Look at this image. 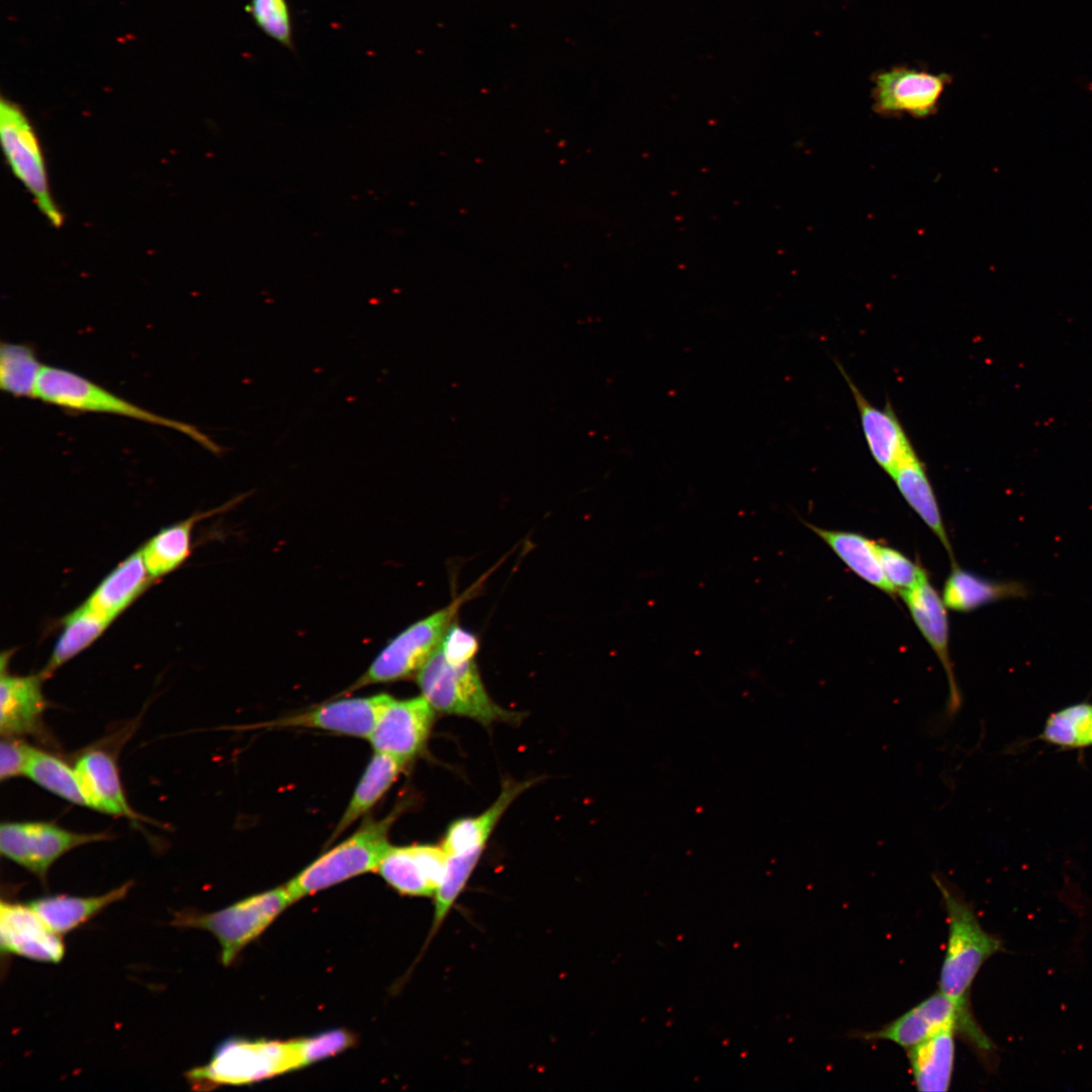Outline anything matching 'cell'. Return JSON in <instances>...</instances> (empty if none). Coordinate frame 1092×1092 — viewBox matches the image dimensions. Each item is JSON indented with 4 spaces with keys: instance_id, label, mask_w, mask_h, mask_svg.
<instances>
[{
    "instance_id": "6da1fadb",
    "label": "cell",
    "mask_w": 1092,
    "mask_h": 1092,
    "mask_svg": "<svg viewBox=\"0 0 1092 1092\" xmlns=\"http://www.w3.org/2000/svg\"><path fill=\"white\" fill-rule=\"evenodd\" d=\"M932 879L947 920L938 991L960 1004L971 1005V989L978 973L991 957L1003 950V943L983 928L974 907L960 891L938 875Z\"/></svg>"
},
{
    "instance_id": "7a4b0ae2",
    "label": "cell",
    "mask_w": 1092,
    "mask_h": 1092,
    "mask_svg": "<svg viewBox=\"0 0 1092 1092\" xmlns=\"http://www.w3.org/2000/svg\"><path fill=\"white\" fill-rule=\"evenodd\" d=\"M33 398L68 411L110 414L165 427L188 436L214 454L224 452L195 426L148 411L68 369L43 365Z\"/></svg>"
},
{
    "instance_id": "3957f363",
    "label": "cell",
    "mask_w": 1092,
    "mask_h": 1092,
    "mask_svg": "<svg viewBox=\"0 0 1092 1092\" xmlns=\"http://www.w3.org/2000/svg\"><path fill=\"white\" fill-rule=\"evenodd\" d=\"M302 1068L297 1040H248L232 1037L220 1042L209 1062L188 1070L193 1090L207 1091L226 1085L251 1084Z\"/></svg>"
},
{
    "instance_id": "277c9868",
    "label": "cell",
    "mask_w": 1092,
    "mask_h": 1092,
    "mask_svg": "<svg viewBox=\"0 0 1092 1092\" xmlns=\"http://www.w3.org/2000/svg\"><path fill=\"white\" fill-rule=\"evenodd\" d=\"M945 1028H953L985 1064L994 1063L995 1044L978 1023L972 1006L960 1004L938 990L881 1028L856 1037L887 1040L907 1051Z\"/></svg>"
},
{
    "instance_id": "5b68a950",
    "label": "cell",
    "mask_w": 1092,
    "mask_h": 1092,
    "mask_svg": "<svg viewBox=\"0 0 1092 1092\" xmlns=\"http://www.w3.org/2000/svg\"><path fill=\"white\" fill-rule=\"evenodd\" d=\"M422 696L435 711L467 717L483 725L516 721L518 714L499 707L487 694L473 660L449 663L440 645L417 672Z\"/></svg>"
},
{
    "instance_id": "8992f818",
    "label": "cell",
    "mask_w": 1092,
    "mask_h": 1092,
    "mask_svg": "<svg viewBox=\"0 0 1092 1092\" xmlns=\"http://www.w3.org/2000/svg\"><path fill=\"white\" fill-rule=\"evenodd\" d=\"M396 815L370 820L354 834L328 850L289 881L285 887L293 901L353 877L377 871L391 846L389 828Z\"/></svg>"
},
{
    "instance_id": "52a82bcc",
    "label": "cell",
    "mask_w": 1092,
    "mask_h": 1092,
    "mask_svg": "<svg viewBox=\"0 0 1092 1092\" xmlns=\"http://www.w3.org/2000/svg\"><path fill=\"white\" fill-rule=\"evenodd\" d=\"M285 886L265 891L214 912L185 909L174 914L171 925L210 932L220 945L224 966L234 962L241 950L261 934L291 903Z\"/></svg>"
},
{
    "instance_id": "ba28073f",
    "label": "cell",
    "mask_w": 1092,
    "mask_h": 1092,
    "mask_svg": "<svg viewBox=\"0 0 1092 1092\" xmlns=\"http://www.w3.org/2000/svg\"><path fill=\"white\" fill-rule=\"evenodd\" d=\"M475 583L446 607L415 622L381 650L366 672L346 693L374 684L398 680L423 666L440 645L461 606L478 589Z\"/></svg>"
},
{
    "instance_id": "9c48e42d",
    "label": "cell",
    "mask_w": 1092,
    "mask_h": 1092,
    "mask_svg": "<svg viewBox=\"0 0 1092 1092\" xmlns=\"http://www.w3.org/2000/svg\"><path fill=\"white\" fill-rule=\"evenodd\" d=\"M110 838L107 833L74 832L49 822H6L0 827V851L46 883L50 868L62 855Z\"/></svg>"
},
{
    "instance_id": "30bf717a",
    "label": "cell",
    "mask_w": 1092,
    "mask_h": 1092,
    "mask_svg": "<svg viewBox=\"0 0 1092 1092\" xmlns=\"http://www.w3.org/2000/svg\"><path fill=\"white\" fill-rule=\"evenodd\" d=\"M0 133L12 172L32 195L41 213L53 225L60 226L63 216L49 189L44 161L35 132L23 111L4 99L0 104Z\"/></svg>"
},
{
    "instance_id": "8fae6325",
    "label": "cell",
    "mask_w": 1092,
    "mask_h": 1092,
    "mask_svg": "<svg viewBox=\"0 0 1092 1092\" xmlns=\"http://www.w3.org/2000/svg\"><path fill=\"white\" fill-rule=\"evenodd\" d=\"M872 82L876 113L889 117L906 113L925 118L937 112L951 77L946 73L933 74L908 66H895L874 73Z\"/></svg>"
},
{
    "instance_id": "7c38bea8",
    "label": "cell",
    "mask_w": 1092,
    "mask_h": 1092,
    "mask_svg": "<svg viewBox=\"0 0 1092 1092\" xmlns=\"http://www.w3.org/2000/svg\"><path fill=\"white\" fill-rule=\"evenodd\" d=\"M435 710L421 695L391 699L381 711L369 737L374 752H382L407 762L427 745Z\"/></svg>"
},
{
    "instance_id": "4fadbf2b",
    "label": "cell",
    "mask_w": 1092,
    "mask_h": 1092,
    "mask_svg": "<svg viewBox=\"0 0 1092 1092\" xmlns=\"http://www.w3.org/2000/svg\"><path fill=\"white\" fill-rule=\"evenodd\" d=\"M391 696L378 694L347 698L280 719L250 725V728H315L332 733L369 738L381 711Z\"/></svg>"
},
{
    "instance_id": "5bb4252c",
    "label": "cell",
    "mask_w": 1092,
    "mask_h": 1092,
    "mask_svg": "<svg viewBox=\"0 0 1092 1092\" xmlns=\"http://www.w3.org/2000/svg\"><path fill=\"white\" fill-rule=\"evenodd\" d=\"M2 954L18 956L37 963L58 964L65 954L62 935L53 931L29 904L0 903Z\"/></svg>"
},
{
    "instance_id": "9a60e30c",
    "label": "cell",
    "mask_w": 1092,
    "mask_h": 1092,
    "mask_svg": "<svg viewBox=\"0 0 1092 1092\" xmlns=\"http://www.w3.org/2000/svg\"><path fill=\"white\" fill-rule=\"evenodd\" d=\"M447 853L442 845H391L377 871L398 893L434 897L445 874Z\"/></svg>"
},
{
    "instance_id": "2e32d148",
    "label": "cell",
    "mask_w": 1092,
    "mask_h": 1092,
    "mask_svg": "<svg viewBox=\"0 0 1092 1092\" xmlns=\"http://www.w3.org/2000/svg\"><path fill=\"white\" fill-rule=\"evenodd\" d=\"M836 364L857 407L869 451L876 463L891 476L897 466L915 449L892 404L888 401L883 408L873 405L840 363Z\"/></svg>"
},
{
    "instance_id": "e0dca14e",
    "label": "cell",
    "mask_w": 1092,
    "mask_h": 1092,
    "mask_svg": "<svg viewBox=\"0 0 1092 1092\" xmlns=\"http://www.w3.org/2000/svg\"><path fill=\"white\" fill-rule=\"evenodd\" d=\"M898 595L906 604L914 623L935 652L946 672L949 688L947 714L953 716L961 708L962 697L949 656L946 606L929 581L914 588L900 592Z\"/></svg>"
},
{
    "instance_id": "ac0fdd59",
    "label": "cell",
    "mask_w": 1092,
    "mask_h": 1092,
    "mask_svg": "<svg viewBox=\"0 0 1092 1092\" xmlns=\"http://www.w3.org/2000/svg\"><path fill=\"white\" fill-rule=\"evenodd\" d=\"M42 675H12L1 672L0 731L2 736L39 734L47 701L41 690Z\"/></svg>"
},
{
    "instance_id": "d6986e66",
    "label": "cell",
    "mask_w": 1092,
    "mask_h": 1092,
    "mask_svg": "<svg viewBox=\"0 0 1092 1092\" xmlns=\"http://www.w3.org/2000/svg\"><path fill=\"white\" fill-rule=\"evenodd\" d=\"M75 770L89 808L131 821L144 819L127 803L111 754L100 749L84 752L77 759Z\"/></svg>"
},
{
    "instance_id": "ffe728a7",
    "label": "cell",
    "mask_w": 1092,
    "mask_h": 1092,
    "mask_svg": "<svg viewBox=\"0 0 1092 1092\" xmlns=\"http://www.w3.org/2000/svg\"><path fill=\"white\" fill-rule=\"evenodd\" d=\"M533 781L514 782L509 780L503 785L496 800L481 814L454 821L447 829L442 846L447 855L480 854L493 831V828L513 801Z\"/></svg>"
},
{
    "instance_id": "44dd1931",
    "label": "cell",
    "mask_w": 1092,
    "mask_h": 1092,
    "mask_svg": "<svg viewBox=\"0 0 1092 1092\" xmlns=\"http://www.w3.org/2000/svg\"><path fill=\"white\" fill-rule=\"evenodd\" d=\"M957 1036L953 1028H945L906 1051L913 1084L918 1091L945 1092L949 1089Z\"/></svg>"
},
{
    "instance_id": "7402d4cb",
    "label": "cell",
    "mask_w": 1092,
    "mask_h": 1092,
    "mask_svg": "<svg viewBox=\"0 0 1092 1092\" xmlns=\"http://www.w3.org/2000/svg\"><path fill=\"white\" fill-rule=\"evenodd\" d=\"M131 886L132 882H127L98 896L49 895L31 900L28 904L53 931L63 935L123 899Z\"/></svg>"
},
{
    "instance_id": "603a6c76",
    "label": "cell",
    "mask_w": 1092,
    "mask_h": 1092,
    "mask_svg": "<svg viewBox=\"0 0 1092 1092\" xmlns=\"http://www.w3.org/2000/svg\"><path fill=\"white\" fill-rule=\"evenodd\" d=\"M891 477L908 505L943 545L952 565L957 564L926 467L916 451L897 466Z\"/></svg>"
},
{
    "instance_id": "cb8c5ba5",
    "label": "cell",
    "mask_w": 1092,
    "mask_h": 1092,
    "mask_svg": "<svg viewBox=\"0 0 1092 1092\" xmlns=\"http://www.w3.org/2000/svg\"><path fill=\"white\" fill-rule=\"evenodd\" d=\"M150 577L141 549L117 565L85 605L111 623L145 589Z\"/></svg>"
},
{
    "instance_id": "d4e9b609",
    "label": "cell",
    "mask_w": 1092,
    "mask_h": 1092,
    "mask_svg": "<svg viewBox=\"0 0 1092 1092\" xmlns=\"http://www.w3.org/2000/svg\"><path fill=\"white\" fill-rule=\"evenodd\" d=\"M802 522L819 536L857 576L888 595H897L884 573L877 542L858 533L828 530L803 520Z\"/></svg>"
},
{
    "instance_id": "484cf974",
    "label": "cell",
    "mask_w": 1092,
    "mask_h": 1092,
    "mask_svg": "<svg viewBox=\"0 0 1092 1092\" xmlns=\"http://www.w3.org/2000/svg\"><path fill=\"white\" fill-rule=\"evenodd\" d=\"M1028 588L1019 581H995L952 565L945 580L942 600L946 608L970 612L1007 599L1026 598Z\"/></svg>"
},
{
    "instance_id": "4316f807",
    "label": "cell",
    "mask_w": 1092,
    "mask_h": 1092,
    "mask_svg": "<svg viewBox=\"0 0 1092 1092\" xmlns=\"http://www.w3.org/2000/svg\"><path fill=\"white\" fill-rule=\"evenodd\" d=\"M404 764V761L389 754L374 753L328 843L337 839L378 803L396 781Z\"/></svg>"
},
{
    "instance_id": "83f0119b",
    "label": "cell",
    "mask_w": 1092,
    "mask_h": 1092,
    "mask_svg": "<svg viewBox=\"0 0 1092 1092\" xmlns=\"http://www.w3.org/2000/svg\"><path fill=\"white\" fill-rule=\"evenodd\" d=\"M109 624L85 604L67 616L63 632L40 673L42 677H49L58 667L90 645Z\"/></svg>"
},
{
    "instance_id": "f1b7e54d",
    "label": "cell",
    "mask_w": 1092,
    "mask_h": 1092,
    "mask_svg": "<svg viewBox=\"0 0 1092 1092\" xmlns=\"http://www.w3.org/2000/svg\"><path fill=\"white\" fill-rule=\"evenodd\" d=\"M25 776L58 797L88 807L75 767L56 755L32 747Z\"/></svg>"
},
{
    "instance_id": "f546056e",
    "label": "cell",
    "mask_w": 1092,
    "mask_h": 1092,
    "mask_svg": "<svg viewBox=\"0 0 1092 1092\" xmlns=\"http://www.w3.org/2000/svg\"><path fill=\"white\" fill-rule=\"evenodd\" d=\"M33 348L3 342L0 346V388L15 397H33L42 368Z\"/></svg>"
},
{
    "instance_id": "4dcf8cb0",
    "label": "cell",
    "mask_w": 1092,
    "mask_h": 1092,
    "mask_svg": "<svg viewBox=\"0 0 1092 1092\" xmlns=\"http://www.w3.org/2000/svg\"><path fill=\"white\" fill-rule=\"evenodd\" d=\"M1038 738L1062 748L1091 746L1092 704L1077 703L1052 713Z\"/></svg>"
},
{
    "instance_id": "1f68e13d",
    "label": "cell",
    "mask_w": 1092,
    "mask_h": 1092,
    "mask_svg": "<svg viewBox=\"0 0 1092 1092\" xmlns=\"http://www.w3.org/2000/svg\"><path fill=\"white\" fill-rule=\"evenodd\" d=\"M193 519L168 527L156 534L142 549L150 576L164 575L179 566L189 555Z\"/></svg>"
},
{
    "instance_id": "d6a6232c",
    "label": "cell",
    "mask_w": 1092,
    "mask_h": 1092,
    "mask_svg": "<svg viewBox=\"0 0 1092 1092\" xmlns=\"http://www.w3.org/2000/svg\"><path fill=\"white\" fill-rule=\"evenodd\" d=\"M245 11L266 36L296 53L292 13L287 0H250Z\"/></svg>"
},
{
    "instance_id": "836d02e7",
    "label": "cell",
    "mask_w": 1092,
    "mask_h": 1092,
    "mask_svg": "<svg viewBox=\"0 0 1092 1092\" xmlns=\"http://www.w3.org/2000/svg\"><path fill=\"white\" fill-rule=\"evenodd\" d=\"M878 551L884 573L897 595L928 581L925 570L900 551L880 543Z\"/></svg>"
},
{
    "instance_id": "e575fe53",
    "label": "cell",
    "mask_w": 1092,
    "mask_h": 1092,
    "mask_svg": "<svg viewBox=\"0 0 1092 1092\" xmlns=\"http://www.w3.org/2000/svg\"><path fill=\"white\" fill-rule=\"evenodd\" d=\"M296 1040L304 1067L349 1049L355 1043V1036L344 1029H333Z\"/></svg>"
},
{
    "instance_id": "d590c367",
    "label": "cell",
    "mask_w": 1092,
    "mask_h": 1092,
    "mask_svg": "<svg viewBox=\"0 0 1092 1092\" xmlns=\"http://www.w3.org/2000/svg\"><path fill=\"white\" fill-rule=\"evenodd\" d=\"M440 649L449 663L462 664L474 659L478 640L473 633L453 622L440 643Z\"/></svg>"
},
{
    "instance_id": "8d00e7d4",
    "label": "cell",
    "mask_w": 1092,
    "mask_h": 1092,
    "mask_svg": "<svg viewBox=\"0 0 1092 1092\" xmlns=\"http://www.w3.org/2000/svg\"><path fill=\"white\" fill-rule=\"evenodd\" d=\"M32 747L17 737L2 736L0 745V779L2 781L25 776Z\"/></svg>"
}]
</instances>
